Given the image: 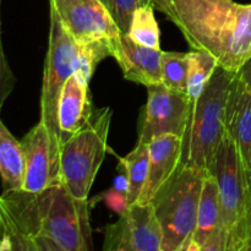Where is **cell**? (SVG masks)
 Listing matches in <instances>:
<instances>
[{
  "label": "cell",
  "mask_w": 251,
  "mask_h": 251,
  "mask_svg": "<svg viewBox=\"0 0 251 251\" xmlns=\"http://www.w3.org/2000/svg\"><path fill=\"white\" fill-rule=\"evenodd\" d=\"M103 2L120 33L127 34L134 12L140 5H142L141 0H104Z\"/></svg>",
  "instance_id": "23"
},
{
  "label": "cell",
  "mask_w": 251,
  "mask_h": 251,
  "mask_svg": "<svg viewBox=\"0 0 251 251\" xmlns=\"http://www.w3.org/2000/svg\"><path fill=\"white\" fill-rule=\"evenodd\" d=\"M152 0H141V4L145 5V4H151Z\"/></svg>",
  "instance_id": "29"
},
{
  "label": "cell",
  "mask_w": 251,
  "mask_h": 251,
  "mask_svg": "<svg viewBox=\"0 0 251 251\" xmlns=\"http://www.w3.org/2000/svg\"><path fill=\"white\" fill-rule=\"evenodd\" d=\"M104 251H161L162 229L152 203L136 202L104 227Z\"/></svg>",
  "instance_id": "9"
},
{
  "label": "cell",
  "mask_w": 251,
  "mask_h": 251,
  "mask_svg": "<svg viewBox=\"0 0 251 251\" xmlns=\"http://www.w3.org/2000/svg\"><path fill=\"white\" fill-rule=\"evenodd\" d=\"M109 107L95 109L90 122L60 146L59 181L78 200H88L91 186L108 151Z\"/></svg>",
  "instance_id": "5"
},
{
  "label": "cell",
  "mask_w": 251,
  "mask_h": 251,
  "mask_svg": "<svg viewBox=\"0 0 251 251\" xmlns=\"http://www.w3.org/2000/svg\"><path fill=\"white\" fill-rule=\"evenodd\" d=\"M149 144L139 141L129 154L120 158L119 167L126 172L129 179V203H136L141 196L149 174Z\"/></svg>",
  "instance_id": "18"
},
{
  "label": "cell",
  "mask_w": 251,
  "mask_h": 251,
  "mask_svg": "<svg viewBox=\"0 0 251 251\" xmlns=\"http://www.w3.org/2000/svg\"><path fill=\"white\" fill-rule=\"evenodd\" d=\"M39 193L43 234L56 251L92 250L88 200L76 199L61 183Z\"/></svg>",
  "instance_id": "6"
},
{
  "label": "cell",
  "mask_w": 251,
  "mask_h": 251,
  "mask_svg": "<svg viewBox=\"0 0 251 251\" xmlns=\"http://www.w3.org/2000/svg\"><path fill=\"white\" fill-rule=\"evenodd\" d=\"M189 46L208 51L218 66L238 73L251 58V4L234 0H152Z\"/></svg>",
  "instance_id": "1"
},
{
  "label": "cell",
  "mask_w": 251,
  "mask_h": 251,
  "mask_svg": "<svg viewBox=\"0 0 251 251\" xmlns=\"http://www.w3.org/2000/svg\"><path fill=\"white\" fill-rule=\"evenodd\" d=\"M110 41L112 39H103L91 43L77 44V53L74 61V74H76L82 81L90 83L96 66L104 58L112 56Z\"/></svg>",
  "instance_id": "21"
},
{
  "label": "cell",
  "mask_w": 251,
  "mask_h": 251,
  "mask_svg": "<svg viewBox=\"0 0 251 251\" xmlns=\"http://www.w3.org/2000/svg\"><path fill=\"white\" fill-rule=\"evenodd\" d=\"M203 172L178 167L151 201L162 229L161 251H189L198 221Z\"/></svg>",
  "instance_id": "3"
},
{
  "label": "cell",
  "mask_w": 251,
  "mask_h": 251,
  "mask_svg": "<svg viewBox=\"0 0 251 251\" xmlns=\"http://www.w3.org/2000/svg\"><path fill=\"white\" fill-rule=\"evenodd\" d=\"M127 36L141 46L161 49V33L152 4L140 5L134 12Z\"/></svg>",
  "instance_id": "20"
},
{
  "label": "cell",
  "mask_w": 251,
  "mask_h": 251,
  "mask_svg": "<svg viewBox=\"0 0 251 251\" xmlns=\"http://www.w3.org/2000/svg\"><path fill=\"white\" fill-rule=\"evenodd\" d=\"M147 103L139 122V141L149 144L162 135L183 136L191 100L186 93L157 83L147 87Z\"/></svg>",
  "instance_id": "8"
},
{
  "label": "cell",
  "mask_w": 251,
  "mask_h": 251,
  "mask_svg": "<svg viewBox=\"0 0 251 251\" xmlns=\"http://www.w3.org/2000/svg\"><path fill=\"white\" fill-rule=\"evenodd\" d=\"M189 251H226L218 188L211 174L205 176L199 203L196 229Z\"/></svg>",
  "instance_id": "14"
},
{
  "label": "cell",
  "mask_w": 251,
  "mask_h": 251,
  "mask_svg": "<svg viewBox=\"0 0 251 251\" xmlns=\"http://www.w3.org/2000/svg\"><path fill=\"white\" fill-rule=\"evenodd\" d=\"M25 152L24 190L39 193L59 181V161L51 150L50 136L44 123L39 120L21 140Z\"/></svg>",
  "instance_id": "11"
},
{
  "label": "cell",
  "mask_w": 251,
  "mask_h": 251,
  "mask_svg": "<svg viewBox=\"0 0 251 251\" xmlns=\"http://www.w3.org/2000/svg\"><path fill=\"white\" fill-rule=\"evenodd\" d=\"M119 171H120V174L118 176H115L112 188H114L115 190L118 191H122V193L127 194L129 193V179H127L126 172H125L123 168H120V167H119Z\"/></svg>",
  "instance_id": "26"
},
{
  "label": "cell",
  "mask_w": 251,
  "mask_h": 251,
  "mask_svg": "<svg viewBox=\"0 0 251 251\" xmlns=\"http://www.w3.org/2000/svg\"><path fill=\"white\" fill-rule=\"evenodd\" d=\"M248 186H249V251H251V172H247Z\"/></svg>",
  "instance_id": "28"
},
{
  "label": "cell",
  "mask_w": 251,
  "mask_h": 251,
  "mask_svg": "<svg viewBox=\"0 0 251 251\" xmlns=\"http://www.w3.org/2000/svg\"><path fill=\"white\" fill-rule=\"evenodd\" d=\"M1 1L0 0V112L4 105L5 100L9 98L11 92L14 91L15 87V76L12 74L11 69H10L9 63L5 56L4 48H2V41H1Z\"/></svg>",
  "instance_id": "24"
},
{
  "label": "cell",
  "mask_w": 251,
  "mask_h": 251,
  "mask_svg": "<svg viewBox=\"0 0 251 251\" xmlns=\"http://www.w3.org/2000/svg\"><path fill=\"white\" fill-rule=\"evenodd\" d=\"M92 113L88 83L81 80L76 74H73L66 80L59 100L58 125L60 146L90 122Z\"/></svg>",
  "instance_id": "16"
},
{
  "label": "cell",
  "mask_w": 251,
  "mask_h": 251,
  "mask_svg": "<svg viewBox=\"0 0 251 251\" xmlns=\"http://www.w3.org/2000/svg\"><path fill=\"white\" fill-rule=\"evenodd\" d=\"M149 174L137 202L150 203L180 164L181 137L162 135L149 142Z\"/></svg>",
  "instance_id": "15"
},
{
  "label": "cell",
  "mask_w": 251,
  "mask_h": 251,
  "mask_svg": "<svg viewBox=\"0 0 251 251\" xmlns=\"http://www.w3.org/2000/svg\"><path fill=\"white\" fill-rule=\"evenodd\" d=\"M188 53H162V83L171 90L188 92ZM188 95V93H186Z\"/></svg>",
  "instance_id": "22"
},
{
  "label": "cell",
  "mask_w": 251,
  "mask_h": 251,
  "mask_svg": "<svg viewBox=\"0 0 251 251\" xmlns=\"http://www.w3.org/2000/svg\"><path fill=\"white\" fill-rule=\"evenodd\" d=\"M50 9L77 44L113 39L120 34L102 0H50Z\"/></svg>",
  "instance_id": "10"
},
{
  "label": "cell",
  "mask_w": 251,
  "mask_h": 251,
  "mask_svg": "<svg viewBox=\"0 0 251 251\" xmlns=\"http://www.w3.org/2000/svg\"><path fill=\"white\" fill-rule=\"evenodd\" d=\"M238 76L242 78V81L244 82V85L247 86V88L249 90V92L251 93V58L244 65L240 68V70L238 71Z\"/></svg>",
  "instance_id": "27"
},
{
  "label": "cell",
  "mask_w": 251,
  "mask_h": 251,
  "mask_svg": "<svg viewBox=\"0 0 251 251\" xmlns=\"http://www.w3.org/2000/svg\"><path fill=\"white\" fill-rule=\"evenodd\" d=\"M77 48V43L64 28L56 12L50 9V32L41 95V120L48 129L51 150L58 161L60 152V132L58 125L59 100L66 80L75 70L74 61Z\"/></svg>",
  "instance_id": "7"
},
{
  "label": "cell",
  "mask_w": 251,
  "mask_h": 251,
  "mask_svg": "<svg viewBox=\"0 0 251 251\" xmlns=\"http://www.w3.org/2000/svg\"><path fill=\"white\" fill-rule=\"evenodd\" d=\"M225 131L234 142L245 171L251 172V93L238 74L226 103Z\"/></svg>",
  "instance_id": "13"
},
{
  "label": "cell",
  "mask_w": 251,
  "mask_h": 251,
  "mask_svg": "<svg viewBox=\"0 0 251 251\" xmlns=\"http://www.w3.org/2000/svg\"><path fill=\"white\" fill-rule=\"evenodd\" d=\"M110 53L123 70L125 80L146 87L162 83L161 49L150 48L122 34L110 41Z\"/></svg>",
  "instance_id": "12"
},
{
  "label": "cell",
  "mask_w": 251,
  "mask_h": 251,
  "mask_svg": "<svg viewBox=\"0 0 251 251\" xmlns=\"http://www.w3.org/2000/svg\"><path fill=\"white\" fill-rule=\"evenodd\" d=\"M188 96L191 102L198 100L218 68V63L208 51L193 49L188 53Z\"/></svg>",
  "instance_id": "19"
},
{
  "label": "cell",
  "mask_w": 251,
  "mask_h": 251,
  "mask_svg": "<svg viewBox=\"0 0 251 251\" xmlns=\"http://www.w3.org/2000/svg\"><path fill=\"white\" fill-rule=\"evenodd\" d=\"M211 176L218 188L226 251H249V186L234 142L225 134Z\"/></svg>",
  "instance_id": "4"
},
{
  "label": "cell",
  "mask_w": 251,
  "mask_h": 251,
  "mask_svg": "<svg viewBox=\"0 0 251 251\" xmlns=\"http://www.w3.org/2000/svg\"><path fill=\"white\" fill-rule=\"evenodd\" d=\"M235 74L218 66L200 97L191 102L181 136L180 168H194L211 174L216 153L226 134V103Z\"/></svg>",
  "instance_id": "2"
},
{
  "label": "cell",
  "mask_w": 251,
  "mask_h": 251,
  "mask_svg": "<svg viewBox=\"0 0 251 251\" xmlns=\"http://www.w3.org/2000/svg\"><path fill=\"white\" fill-rule=\"evenodd\" d=\"M100 199L105 203V206L113 212L117 213L118 216H122L130 206L127 194L115 190L114 188H110L107 191H104Z\"/></svg>",
  "instance_id": "25"
},
{
  "label": "cell",
  "mask_w": 251,
  "mask_h": 251,
  "mask_svg": "<svg viewBox=\"0 0 251 251\" xmlns=\"http://www.w3.org/2000/svg\"><path fill=\"white\" fill-rule=\"evenodd\" d=\"M25 171L26 162L22 142L16 140L0 118V179L2 191L24 188Z\"/></svg>",
  "instance_id": "17"
},
{
  "label": "cell",
  "mask_w": 251,
  "mask_h": 251,
  "mask_svg": "<svg viewBox=\"0 0 251 251\" xmlns=\"http://www.w3.org/2000/svg\"><path fill=\"white\" fill-rule=\"evenodd\" d=\"M102 1H104V0H102ZM103 4H104V2H103Z\"/></svg>",
  "instance_id": "30"
}]
</instances>
